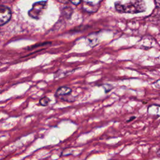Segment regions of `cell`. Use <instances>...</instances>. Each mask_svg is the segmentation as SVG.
<instances>
[{
  "instance_id": "4fadbf2b",
  "label": "cell",
  "mask_w": 160,
  "mask_h": 160,
  "mask_svg": "<svg viewBox=\"0 0 160 160\" xmlns=\"http://www.w3.org/2000/svg\"><path fill=\"white\" fill-rule=\"evenodd\" d=\"M157 154H158V156H160V149L158 151V152H157Z\"/></svg>"
},
{
  "instance_id": "8992f818",
  "label": "cell",
  "mask_w": 160,
  "mask_h": 160,
  "mask_svg": "<svg viewBox=\"0 0 160 160\" xmlns=\"http://www.w3.org/2000/svg\"><path fill=\"white\" fill-rule=\"evenodd\" d=\"M148 112L152 116H160V106L156 104L151 105L148 108Z\"/></svg>"
},
{
  "instance_id": "277c9868",
  "label": "cell",
  "mask_w": 160,
  "mask_h": 160,
  "mask_svg": "<svg viewBox=\"0 0 160 160\" xmlns=\"http://www.w3.org/2000/svg\"><path fill=\"white\" fill-rule=\"evenodd\" d=\"M11 18V11L10 9L5 6L1 5L0 8V25L3 26L6 24Z\"/></svg>"
},
{
  "instance_id": "30bf717a",
  "label": "cell",
  "mask_w": 160,
  "mask_h": 160,
  "mask_svg": "<svg viewBox=\"0 0 160 160\" xmlns=\"http://www.w3.org/2000/svg\"><path fill=\"white\" fill-rule=\"evenodd\" d=\"M155 2L157 7L160 9V0H155Z\"/></svg>"
},
{
  "instance_id": "52a82bcc",
  "label": "cell",
  "mask_w": 160,
  "mask_h": 160,
  "mask_svg": "<svg viewBox=\"0 0 160 160\" xmlns=\"http://www.w3.org/2000/svg\"><path fill=\"white\" fill-rule=\"evenodd\" d=\"M50 102V99L48 97H43L41 99H39V104L42 106H47Z\"/></svg>"
},
{
  "instance_id": "5b68a950",
  "label": "cell",
  "mask_w": 160,
  "mask_h": 160,
  "mask_svg": "<svg viewBox=\"0 0 160 160\" xmlns=\"http://www.w3.org/2000/svg\"><path fill=\"white\" fill-rule=\"evenodd\" d=\"M71 92H72V90L68 86H61L57 89L55 93V95L56 96H58V97L64 96L70 94Z\"/></svg>"
},
{
  "instance_id": "7a4b0ae2",
  "label": "cell",
  "mask_w": 160,
  "mask_h": 160,
  "mask_svg": "<svg viewBox=\"0 0 160 160\" xmlns=\"http://www.w3.org/2000/svg\"><path fill=\"white\" fill-rule=\"evenodd\" d=\"M83 9L88 12H96L100 7L102 0H82Z\"/></svg>"
},
{
  "instance_id": "5bb4252c",
  "label": "cell",
  "mask_w": 160,
  "mask_h": 160,
  "mask_svg": "<svg viewBox=\"0 0 160 160\" xmlns=\"http://www.w3.org/2000/svg\"><path fill=\"white\" fill-rule=\"evenodd\" d=\"M59 1V2H64L65 1H66V0H58Z\"/></svg>"
},
{
  "instance_id": "6da1fadb",
  "label": "cell",
  "mask_w": 160,
  "mask_h": 160,
  "mask_svg": "<svg viewBox=\"0 0 160 160\" xmlns=\"http://www.w3.org/2000/svg\"><path fill=\"white\" fill-rule=\"evenodd\" d=\"M115 7L118 11L127 13L140 12L145 9L144 4L141 0H133L124 4L116 3Z\"/></svg>"
},
{
  "instance_id": "7c38bea8",
  "label": "cell",
  "mask_w": 160,
  "mask_h": 160,
  "mask_svg": "<svg viewBox=\"0 0 160 160\" xmlns=\"http://www.w3.org/2000/svg\"><path fill=\"white\" fill-rule=\"evenodd\" d=\"M135 118V117L134 116H133V117H132L131 118H129L128 121H127V122H129V121H132V119H134Z\"/></svg>"
},
{
  "instance_id": "8fae6325",
  "label": "cell",
  "mask_w": 160,
  "mask_h": 160,
  "mask_svg": "<svg viewBox=\"0 0 160 160\" xmlns=\"http://www.w3.org/2000/svg\"><path fill=\"white\" fill-rule=\"evenodd\" d=\"M156 84H157V86L158 88H160V80H159V81H158L156 82Z\"/></svg>"
},
{
  "instance_id": "9c48e42d",
  "label": "cell",
  "mask_w": 160,
  "mask_h": 160,
  "mask_svg": "<svg viewBox=\"0 0 160 160\" xmlns=\"http://www.w3.org/2000/svg\"><path fill=\"white\" fill-rule=\"evenodd\" d=\"M73 4L75 5H78L79 4H80V2H81L82 0H69Z\"/></svg>"
},
{
  "instance_id": "ba28073f",
  "label": "cell",
  "mask_w": 160,
  "mask_h": 160,
  "mask_svg": "<svg viewBox=\"0 0 160 160\" xmlns=\"http://www.w3.org/2000/svg\"><path fill=\"white\" fill-rule=\"evenodd\" d=\"M102 87L104 88L106 92L110 91L113 88V86H112L111 84H104Z\"/></svg>"
},
{
  "instance_id": "3957f363",
  "label": "cell",
  "mask_w": 160,
  "mask_h": 160,
  "mask_svg": "<svg viewBox=\"0 0 160 160\" xmlns=\"http://www.w3.org/2000/svg\"><path fill=\"white\" fill-rule=\"evenodd\" d=\"M46 2H38L33 4L32 9L29 11V16L34 19H39L46 8Z\"/></svg>"
}]
</instances>
